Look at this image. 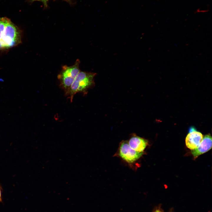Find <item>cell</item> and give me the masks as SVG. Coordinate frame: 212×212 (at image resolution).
I'll return each mask as SVG.
<instances>
[{"label":"cell","mask_w":212,"mask_h":212,"mask_svg":"<svg viewBox=\"0 0 212 212\" xmlns=\"http://www.w3.org/2000/svg\"><path fill=\"white\" fill-rule=\"evenodd\" d=\"M20 30L8 19L0 18V49H6L21 42Z\"/></svg>","instance_id":"cell-1"},{"label":"cell","mask_w":212,"mask_h":212,"mask_svg":"<svg viewBox=\"0 0 212 212\" xmlns=\"http://www.w3.org/2000/svg\"><path fill=\"white\" fill-rule=\"evenodd\" d=\"M96 73L80 71L75 78L65 95L72 102L74 96L77 93L86 95L88 90L95 85L94 77Z\"/></svg>","instance_id":"cell-2"},{"label":"cell","mask_w":212,"mask_h":212,"mask_svg":"<svg viewBox=\"0 0 212 212\" xmlns=\"http://www.w3.org/2000/svg\"><path fill=\"white\" fill-rule=\"evenodd\" d=\"M80 61L77 59L72 65H64L57 78L60 82V86L65 92L69 88L77 75L80 71L79 69Z\"/></svg>","instance_id":"cell-3"},{"label":"cell","mask_w":212,"mask_h":212,"mask_svg":"<svg viewBox=\"0 0 212 212\" xmlns=\"http://www.w3.org/2000/svg\"><path fill=\"white\" fill-rule=\"evenodd\" d=\"M144 153L134 150L130 147L128 141L123 140L120 143L117 155L123 160L131 165L138 160Z\"/></svg>","instance_id":"cell-4"},{"label":"cell","mask_w":212,"mask_h":212,"mask_svg":"<svg viewBox=\"0 0 212 212\" xmlns=\"http://www.w3.org/2000/svg\"><path fill=\"white\" fill-rule=\"evenodd\" d=\"M202 134L194 128L191 127L185 139L186 147L191 150L196 148L201 143L203 138Z\"/></svg>","instance_id":"cell-5"},{"label":"cell","mask_w":212,"mask_h":212,"mask_svg":"<svg viewBox=\"0 0 212 212\" xmlns=\"http://www.w3.org/2000/svg\"><path fill=\"white\" fill-rule=\"evenodd\" d=\"M212 138L210 134H207L203 137L202 141L198 146L192 150L191 153L194 158H196L199 155L207 152L212 148Z\"/></svg>","instance_id":"cell-6"},{"label":"cell","mask_w":212,"mask_h":212,"mask_svg":"<svg viewBox=\"0 0 212 212\" xmlns=\"http://www.w3.org/2000/svg\"><path fill=\"white\" fill-rule=\"evenodd\" d=\"M128 143L132 148L139 152H144L148 144L147 140L138 136L135 134L132 135Z\"/></svg>","instance_id":"cell-7"},{"label":"cell","mask_w":212,"mask_h":212,"mask_svg":"<svg viewBox=\"0 0 212 212\" xmlns=\"http://www.w3.org/2000/svg\"><path fill=\"white\" fill-rule=\"evenodd\" d=\"M33 1H39L42 2L45 4L46 5L48 0H32Z\"/></svg>","instance_id":"cell-8"},{"label":"cell","mask_w":212,"mask_h":212,"mask_svg":"<svg viewBox=\"0 0 212 212\" xmlns=\"http://www.w3.org/2000/svg\"><path fill=\"white\" fill-rule=\"evenodd\" d=\"M1 200V190L0 189V201Z\"/></svg>","instance_id":"cell-9"},{"label":"cell","mask_w":212,"mask_h":212,"mask_svg":"<svg viewBox=\"0 0 212 212\" xmlns=\"http://www.w3.org/2000/svg\"><path fill=\"white\" fill-rule=\"evenodd\" d=\"M155 212H162L159 210H157Z\"/></svg>","instance_id":"cell-10"}]
</instances>
